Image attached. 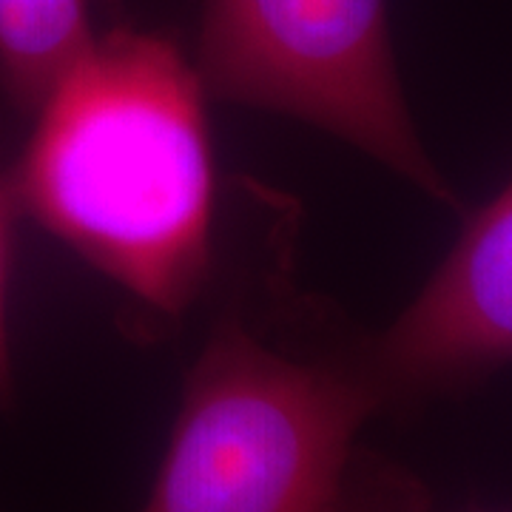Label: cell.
<instances>
[{
    "mask_svg": "<svg viewBox=\"0 0 512 512\" xmlns=\"http://www.w3.org/2000/svg\"><path fill=\"white\" fill-rule=\"evenodd\" d=\"M9 202L140 302L180 313L211 254L202 80L157 35L117 29L37 109Z\"/></svg>",
    "mask_w": 512,
    "mask_h": 512,
    "instance_id": "6da1fadb",
    "label": "cell"
},
{
    "mask_svg": "<svg viewBox=\"0 0 512 512\" xmlns=\"http://www.w3.org/2000/svg\"><path fill=\"white\" fill-rule=\"evenodd\" d=\"M345 512H348V510H345ZM376 512H424V510H416V507H407V504H399V507H382V510H376Z\"/></svg>",
    "mask_w": 512,
    "mask_h": 512,
    "instance_id": "52a82bcc",
    "label": "cell"
},
{
    "mask_svg": "<svg viewBox=\"0 0 512 512\" xmlns=\"http://www.w3.org/2000/svg\"><path fill=\"white\" fill-rule=\"evenodd\" d=\"M504 365H512V183L467 222L365 367L390 402L461 390Z\"/></svg>",
    "mask_w": 512,
    "mask_h": 512,
    "instance_id": "277c9868",
    "label": "cell"
},
{
    "mask_svg": "<svg viewBox=\"0 0 512 512\" xmlns=\"http://www.w3.org/2000/svg\"><path fill=\"white\" fill-rule=\"evenodd\" d=\"M200 74L217 97L325 128L456 205L404 103L384 0H205Z\"/></svg>",
    "mask_w": 512,
    "mask_h": 512,
    "instance_id": "3957f363",
    "label": "cell"
},
{
    "mask_svg": "<svg viewBox=\"0 0 512 512\" xmlns=\"http://www.w3.org/2000/svg\"><path fill=\"white\" fill-rule=\"evenodd\" d=\"M382 404L367 367L302 365L225 325L188 373L143 512H345L350 447Z\"/></svg>",
    "mask_w": 512,
    "mask_h": 512,
    "instance_id": "7a4b0ae2",
    "label": "cell"
},
{
    "mask_svg": "<svg viewBox=\"0 0 512 512\" xmlns=\"http://www.w3.org/2000/svg\"><path fill=\"white\" fill-rule=\"evenodd\" d=\"M94 46L86 0H0V83L37 111Z\"/></svg>",
    "mask_w": 512,
    "mask_h": 512,
    "instance_id": "5b68a950",
    "label": "cell"
},
{
    "mask_svg": "<svg viewBox=\"0 0 512 512\" xmlns=\"http://www.w3.org/2000/svg\"><path fill=\"white\" fill-rule=\"evenodd\" d=\"M9 191L0 185V407H9L15 396L9 333H6V276H9Z\"/></svg>",
    "mask_w": 512,
    "mask_h": 512,
    "instance_id": "8992f818",
    "label": "cell"
}]
</instances>
